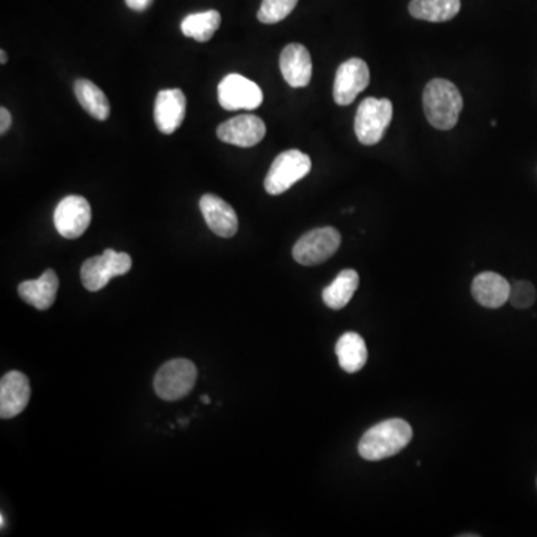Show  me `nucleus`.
Returning a JSON list of instances; mask_svg holds the SVG:
<instances>
[{
  "label": "nucleus",
  "instance_id": "14",
  "mask_svg": "<svg viewBox=\"0 0 537 537\" xmlns=\"http://www.w3.org/2000/svg\"><path fill=\"white\" fill-rule=\"evenodd\" d=\"M187 99L179 89L159 91L154 103V121L157 129L165 135H172L185 118Z\"/></svg>",
  "mask_w": 537,
  "mask_h": 537
},
{
  "label": "nucleus",
  "instance_id": "25",
  "mask_svg": "<svg viewBox=\"0 0 537 537\" xmlns=\"http://www.w3.org/2000/svg\"><path fill=\"white\" fill-rule=\"evenodd\" d=\"M11 124L12 117L11 114H9L8 109L0 108V133L5 135V133L8 132L9 127H11Z\"/></svg>",
  "mask_w": 537,
  "mask_h": 537
},
{
  "label": "nucleus",
  "instance_id": "15",
  "mask_svg": "<svg viewBox=\"0 0 537 537\" xmlns=\"http://www.w3.org/2000/svg\"><path fill=\"white\" fill-rule=\"evenodd\" d=\"M279 68H281L282 77L293 89H302L311 83V54L303 45H287L279 57Z\"/></svg>",
  "mask_w": 537,
  "mask_h": 537
},
{
  "label": "nucleus",
  "instance_id": "4",
  "mask_svg": "<svg viewBox=\"0 0 537 537\" xmlns=\"http://www.w3.org/2000/svg\"><path fill=\"white\" fill-rule=\"evenodd\" d=\"M196 379V364L185 358H175L160 367L154 378V390L160 399L166 402H177L191 393Z\"/></svg>",
  "mask_w": 537,
  "mask_h": 537
},
{
  "label": "nucleus",
  "instance_id": "23",
  "mask_svg": "<svg viewBox=\"0 0 537 537\" xmlns=\"http://www.w3.org/2000/svg\"><path fill=\"white\" fill-rule=\"evenodd\" d=\"M297 2L299 0H263L257 18L263 24L279 23L294 11Z\"/></svg>",
  "mask_w": 537,
  "mask_h": 537
},
{
  "label": "nucleus",
  "instance_id": "16",
  "mask_svg": "<svg viewBox=\"0 0 537 537\" xmlns=\"http://www.w3.org/2000/svg\"><path fill=\"white\" fill-rule=\"evenodd\" d=\"M472 294L476 302L484 308H502L509 302L511 284L496 272L479 273L472 282Z\"/></svg>",
  "mask_w": 537,
  "mask_h": 537
},
{
  "label": "nucleus",
  "instance_id": "9",
  "mask_svg": "<svg viewBox=\"0 0 537 537\" xmlns=\"http://www.w3.org/2000/svg\"><path fill=\"white\" fill-rule=\"evenodd\" d=\"M90 223L91 206L86 197H65L54 211V226L63 238H80L89 229Z\"/></svg>",
  "mask_w": 537,
  "mask_h": 537
},
{
  "label": "nucleus",
  "instance_id": "8",
  "mask_svg": "<svg viewBox=\"0 0 537 537\" xmlns=\"http://www.w3.org/2000/svg\"><path fill=\"white\" fill-rule=\"evenodd\" d=\"M218 102L226 111H251L262 105L263 91L244 75L229 74L218 86Z\"/></svg>",
  "mask_w": 537,
  "mask_h": 537
},
{
  "label": "nucleus",
  "instance_id": "21",
  "mask_svg": "<svg viewBox=\"0 0 537 537\" xmlns=\"http://www.w3.org/2000/svg\"><path fill=\"white\" fill-rule=\"evenodd\" d=\"M75 96L78 102L83 106L84 111L89 112L91 117L99 121L108 120L111 114V105H109L108 97L103 93L96 84L90 80L75 81Z\"/></svg>",
  "mask_w": 537,
  "mask_h": 537
},
{
  "label": "nucleus",
  "instance_id": "26",
  "mask_svg": "<svg viewBox=\"0 0 537 537\" xmlns=\"http://www.w3.org/2000/svg\"><path fill=\"white\" fill-rule=\"evenodd\" d=\"M154 0H126V5L133 11L142 12L153 5Z\"/></svg>",
  "mask_w": 537,
  "mask_h": 537
},
{
  "label": "nucleus",
  "instance_id": "3",
  "mask_svg": "<svg viewBox=\"0 0 537 537\" xmlns=\"http://www.w3.org/2000/svg\"><path fill=\"white\" fill-rule=\"evenodd\" d=\"M393 118V103L388 99L366 97L358 105L354 130L360 144L366 147L378 144Z\"/></svg>",
  "mask_w": 537,
  "mask_h": 537
},
{
  "label": "nucleus",
  "instance_id": "2",
  "mask_svg": "<svg viewBox=\"0 0 537 537\" xmlns=\"http://www.w3.org/2000/svg\"><path fill=\"white\" fill-rule=\"evenodd\" d=\"M427 120L439 130L454 129L463 109V97L451 81L436 78L427 84L423 93Z\"/></svg>",
  "mask_w": 537,
  "mask_h": 537
},
{
  "label": "nucleus",
  "instance_id": "29",
  "mask_svg": "<svg viewBox=\"0 0 537 537\" xmlns=\"http://www.w3.org/2000/svg\"><path fill=\"white\" fill-rule=\"evenodd\" d=\"M0 526H2V529L5 527V517L3 515H0Z\"/></svg>",
  "mask_w": 537,
  "mask_h": 537
},
{
  "label": "nucleus",
  "instance_id": "5",
  "mask_svg": "<svg viewBox=\"0 0 537 537\" xmlns=\"http://www.w3.org/2000/svg\"><path fill=\"white\" fill-rule=\"evenodd\" d=\"M312 162L308 154L299 150H288L279 154L270 166L265 179V188L272 196L290 190L296 182L311 172Z\"/></svg>",
  "mask_w": 537,
  "mask_h": 537
},
{
  "label": "nucleus",
  "instance_id": "19",
  "mask_svg": "<svg viewBox=\"0 0 537 537\" xmlns=\"http://www.w3.org/2000/svg\"><path fill=\"white\" fill-rule=\"evenodd\" d=\"M460 0H411L409 14L417 20L444 23L460 12Z\"/></svg>",
  "mask_w": 537,
  "mask_h": 537
},
{
  "label": "nucleus",
  "instance_id": "17",
  "mask_svg": "<svg viewBox=\"0 0 537 537\" xmlns=\"http://www.w3.org/2000/svg\"><path fill=\"white\" fill-rule=\"evenodd\" d=\"M59 276L53 269L45 270L38 279L24 281L18 285V294L24 302L39 311H47L56 302Z\"/></svg>",
  "mask_w": 537,
  "mask_h": 537
},
{
  "label": "nucleus",
  "instance_id": "30",
  "mask_svg": "<svg viewBox=\"0 0 537 537\" xmlns=\"http://www.w3.org/2000/svg\"><path fill=\"white\" fill-rule=\"evenodd\" d=\"M496 124H497L496 120L491 121V126L496 127Z\"/></svg>",
  "mask_w": 537,
  "mask_h": 537
},
{
  "label": "nucleus",
  "instance_id": "12",
  "mask_svg": "<svg viewBox=\"0 0 537 537\" xmlns=\"http://www.w3.org/2000/svg\"><path fill=\"white\" fill-rule=\"evenodd\" d=\"M29 379L24 373L8 372L0 381V417L3 420L17 417L29 405Z\"/></svg>",
  "mask_w": 537,
  "mask_h": 537
},
{
  "label": "nucleus",
  "instance_id": "1",
  "mask_svg": "<svg viewBox=\"0 0 537 537\" xmlns=\"http://www.w3.org/2000/svg\"><path fill=\"white\" fill-rule=\"evenodd\" d=\"M412 436L414 433L406 421L399 418L382 421L364 433L358 444V454L367 461H381L408 447Z\"/></svg>",
  "mask_w": 537,
  "mask_h": 537
},
{
  "label": "nucleus",
  "instance_id": "11",
  "mask_svg": "<svg viewBox=\"0 0 537 537\" xmlns=\"http://www.w3.org/2000/svg\"><path fill=\"white\" fill-rule=\"evenodd\" d=\"M266 135V124L257 115H238L220 124L217 136L220 141L235 147L251 148L263 141Z\"/></svg>",
  "mask_w": 537,
  "mask_h": 537
},
{
  "label": "nucleus",
  "instance_id": "27",
  "mask_svg": "<svg viewBox=\"0 0 537 537\" xmlns=\"http://www.w3.org/2000/svg\"><path fill=\"white\" fill-rule=\"evenodd\" d=\"M6 62H8V56H6V51L0 50V63H2V65H6Z\"/></svg>",
  "mask_w": 537,
  "mask_h": 537
},
{
  "label": "nucleus",
  "instance_id": "18",
  "mask_svg": "<svg viewBox=\"0 0 537 537\" xmlns=\"http://www.w3.org/2000/svg\"><path fill=\"white\" fill-rule=\"evenodd\" d=\"M358 284H360V276L356 270L345 269L336 276L335 281L329 285V287L324 288L323 291V300L326 303V306H329L330 309H344L345 306L350 303V300L353 299L354 294H356Z\"/></svg>",
  "mask_w": 537,
  "mask_h": 537
},
{
  "label": "nucleus",
  "instance_id": "22",
  "mask_svg": "<svg viewBox=\"0 0 537 537\" xmlns=\"http://www.w3.org/2000/svg\"><path fill=\"white\" fill-rule=\"evenodd\" d=\"M220 26V12L215 11V9H209V11L187 15L182 20L181 30L187 38L194 39L197 42H208L215 35V32L220 29Z\"/></svg>",
  "mask_w": 537,
  "mask_h": 537
},
{
  "label": "nucleus",
  "instance_id": "24",
  "mask_svg": "<svg viewBox=\"0 0 537 537\" xmlns=\"http://www.w3.org/2000/svg\"><path fill=\"white\" fill-rule=\"evenodd\" d=\"M509 302L517 309L530 308L536 302V290L532 282L515 281L514 284H511Z\"/></svg>",
  "mask_w": 537,
  "mask_h": 537
},
{
  "label": "nucleus",
  "instance_id": "10",
  "mask_svg": "<svg viewBox=\"0 0 537 537\" xmlns=\"http://www.w3.org/2000/svg\"><path fill=\"white\" fill-rule=\"evenodd\" d=\"M370 83L369 66L364 60L350 59L342 63L333 84V99L338 105L347 106L356 100Z\"/></svg>",
  "mask_w": 537,
  "mask_h": 537
},
{
  "label": "nucleus",
  "instance_id": "20",
  "mask_svg": "<svg viewBox=\"0 0 537 537\" xmlns=\"http://www.w3.org/2000/svg\"><path fill=\"white\" fill-rule=\"evenodd\" d=\"M336 356L345 372L356 373L363 369L367 361L366 342L358 333H345L336 344Z\"/></svg>",
  "mask_w": 537,
  "mask_h": 537
},
{
  "label": "nucleus",
  "instance_id": "6",
  "mask_svg": "<svg viewBox=\"0 0 537 537\" xmlns=\"http://www.w3.org/2000/svg\"><path fill=\"white\" fill-rule=\"evenodd\" d=\"M341 247V233L333 227H321L305 233L293 248L299 265L317 266L327 262Z\"/></svg>",
  "mask_w": 537,
  "mask_h": 537
},
{
  "label": "nucleus",
  "instance_id": "28",
  "mask_svg": "<svg viewBox=\"0 0 537 537\" xmlns=\"http://www.w3.org/2000/svg\"><path fill=\"white\" fill-rule=\"evenodd\" d=\"M202 402L205 403V405H208V403L211 402V399H209L208 396H202Z\"/></svg>",
  "mask_w": 537,
  "mask_h": 537
},
{
  "label": "nucleus",
  "instance_id": "13",
  "mask_svg": "<svg viewBox=\"0 0 537 537\" xmlns=\"http://www.w3.org/2000/svg\"><path fill=\"white\" fill-rule=\"evenodd\" d=\"M200 211L209 229L221 238H233L238 233L239 221L235 209L215 194L200 199Z\"/></svg>",
  "mask_w": 537,
  "mask_h": 537
},
{
  "label": "nucleus",
  "instance_id": "7",
  "mask_svg": "<svg viewBox=\"0 0 537 537\" xmlns=\"http://www.w3.org/2000/svg\"><path fill=\"white\" fill-rule=\"evenodd\" d=\"M132 269L129 254L105 250L100 256L91 257L81 266V281L89 291H99L115 276L126 275Z\"/></svg>",
  "mask_w": 537,
  "mask_h": 537
}]
</instances>
